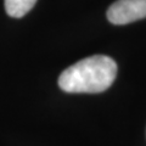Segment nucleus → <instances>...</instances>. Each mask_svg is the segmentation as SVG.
<instances>
[{"label": "nucleus", "mask_w": 146, "mask_h": 146, "mask_svg": "<svg viewBox=\"0 0 146 146\" xmlns=\"http://www.w3.org/2000/svg\"><path fill=\"white\" fill-rule=\"evenodd\" d=\"M117 76V63L105 55H94L70 66L58 77L61 90L72 94H98L107 90Z\"/></svg>", "instance_id": "f257e3e1"}, {"label": "nucleus", "mask_w": 146, "mask_h": 146, "mask_svg": "<svg viewBox=\"0 0 146 146\" xmlns=\"http://www.w3.org/2000/svg\"><path fill=\"white\" fill-rule=\"evenodd\" d=\"M36 0H4L6 13L13 18L23 17L33 9Z\"/></svg>", "instance_id": "7ed1b4c3"}, {"label": "nucleus", "mask_w": 146, "mask_h": 146, "mask_svg": "<svg viewBox=\"0 0 146 146\" xmlns=\"http://www.w3.org/2000/svg\"><path fill=\"white\" fill-rule=\"evenodd\" d=\"M143 18H146V0H117L107 10V20L117 26Z\"/></svg>", "instance_id": "f03ea898"}]
</instances>
